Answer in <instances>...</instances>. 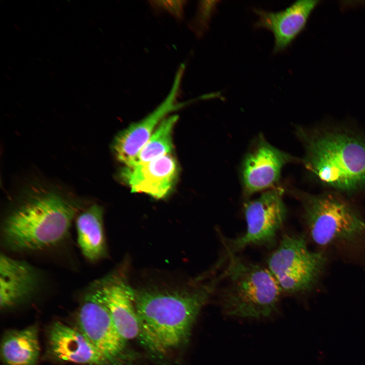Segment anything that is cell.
<instances>
[{"mask_svg": "<svg viewBox=\"0 0 365 365\" xmlns=\"http://www.w3.org/2000/svg\"><path fill=\"white\" fill-rule=\"evenodd\" d=\"M38 6L40 8H41V9H42V7H40L39 5H38Z\"/></svg>", "mask_w": 365, "mask_h": 365, "instance_id": "cell-27", "label": "cell"}, {"mask_svg": "<svg viewBox=\"0 0 365 365\" xmlns=\"http://www.w3.org/2000/svg\"><path fill=\"white\" fill-rule=\"evenodd\" d=\"M115 327L125 341L140 333L135 308V291L122 277H111L96 287Z\"/></svg>", "mask_w": 365, "mask_h": 365, "instance_id": "cell-12", "label": "cell"}, {"mask_svg": "<svg viewBox=\"0 0 365 365\" xmlns=\"http://www.w3.org/2000/svg\"><path fill=\"white\" fill-rule=\"evenodd\" d=\"M7 67L10 70L13 71V69L8 65H7Z\"/></svg>", "mask_w": 365, "mask_h": 365, "instance_id": "cell-25", "label": "cell"}, {"mask_svg": "<svg viewBox=\"0 0 365 365\" xmlns=\"http://www.w3.org/2000/svg\"><path fill=\"white\" fill-rule=\"evenodd\" d=\"M82 207L80 199L56 187L40 183L27 186L5 218L4 242L15 250L56 244L66 236Z\"/></svg>", "mask_w": 365, "mask_h": 365, "instance_id": "cell-1", "label": "cell"}, {"mask_svg": "<svg viewBox=\"0 0 365 365\" xmlns=\"http://www.w3.org/2000/svg\"><path fill=\"white\" fill-rule=\"evenodd\" d=\"M40 353L36 327L10 331L4 335L1 346L5 365H35Z\"/></svg>", "mask_w": 365, "mask_h": 365, "instance_id": "cell-17", "label": "cell"}, {"mask_svg": "<svg viewBox=\"0 0 365 365\" xmlns=\"http://www.w3.org/2000/svg\"><path fill=\"white\" fill-rule=\"evenodd\" d=\"M178 165L168 155L151 161L123 167L119 177L133 193H142L159 199L169 194L176 182Z\"/></svg>", "mask_w": 365, "mask_h": 365, "instance_id": "cell-10", "label": "cell"}, {"mask_svg": "<svg viewBox=\"0 0 365 365\" xmlns=\"http://www.w3.org/2000/svg\"><path fill=\"white\" fill-rule=\"evenodd\" d=\"M298 134L306 149L304 163L321 182L353 192L365 186V141L340 131Z\"/></svg>", "mask_w": 365, "mask_h": 365, "instance_id": "cell-3", "label": "cell"}, {"mask_svg": "<svg viewBox=\"0 0 365 365\" xmlns=\"http://www.w3.org/2000/svg\"><path fill=\"white\" fill-rule=\"evenodd\" d=\"M49 76H50L51 78H54L55 76H54V75L53 72L50 71L49 72Z\"/></svg>", "mask_w": 365, "mask_h": 365, "instance_id": "cell-22", "label": "cell"}, {"mask_svg": "<svg viewBox=\"0 0 365 365\" xmlns=\"http://www.w3.org/2000/svg\"><path fill=\"white\" fill-rule=\"evenodd\" d=\"M4 76L7 80H8L9 81H10L11 79L9 76H7L6 74H4Z\"/></svg>", "mask_w": 365, "mask_h": 365, "instance_id": "cell-23", "label": "cell"}, {"mask_svg": "<svg viewBox=\"0 0 365 365\" xmlns=\"http://www.w3.org/2000/svg\"><path fill=\"white\" fill-rule=\"evenodd\" d=\"M54 8H55V9L58 12H59L60 11V10H59V9H58V8L57 7H56V6H54Z\"/></svg>", "mask_w": 365, "mask_h": 365, "instance_id": "cell-26", "label": "cell"}, {"mask_svg": "<svg viewBox=\"0 0 365 365\" xmlns=\"http://www.w3.org/2000/svg\"><path fill=\"white\" fill-rule=\"evenodd\" d=\"M304 219L312 240L319 245L350 241L365 232V223L348 203L336 195L300 194Z\"/></svg>", "mask_w": 365, "mask_h": 365, "instance_id": "cell-5", "label": "cell"}, {"mask_svg": "<svg viewBox=\"0 0 365 365\" xmlns=\"http://www.w3.org/2000/svg\"><path fill=\"white\" fill-rule=\"evenodd\" d=\"M175 93L169 95L155 111L140 121L134 123L115 137L113 150L116 158L125 166H132L144 144L166 114L180 106Z\"/></svg>", "mask_w": 365, "mask_h": 365, "instance_id": "cell-13", "label": "cell"}, {"mask_svg": "<svg viewBox=\"0 0 365 365\" xmlns=\"http://www.w3.org/2000/svg\"><path fill=\"white\" fill-rule=\"evenodd\" d=\"M325 261L322 253L309 249L303 236L284 234L267 264L282 293L295 295L312 288Z\"/></svg>", "mask_w": 365, "mask_h": 365, "instance_id": "cell-6", "label": "cell"}, {"mask_svg": "<svg viewBox=\"0 0 365 365\" xmlns=\"http://www.w3.org/2000/svg\"><path fill=\"white\" fill-rule=\"evenodd\" d=\"M226 253L227 264L220 290L225 312L246 318L271 316L282 293L270 271L237 253Z\"/></svg>", "mask_w": 365, "mask_h": 365, "instance_id": "cell-4", "label": "cell"}, {"mask_svg": "<svg viewBox=\"0 0 365 365\" xmlns=\"http://www.w3.org/2000/svg\"><path fill=\"white\" fill-rule=\"evenodd\" d=\"M224 275L222 272L191 292L155 289L135 292L140 333L150 346L157 351H165L182 343Z\"/></svg>", "mask_w": 365, "mask_h": 365, "instance_id": "cell-2", "label": "cell"}, {"mask_svg": "<svg viewBox=\"0 0 365 365\" xmlns=\"http://www.w3.org/2000/svg\"><path fill=\"white\" fill-rule=\"evenodd\" d=\"M49 346L50 353L59 360L95 365L107 361L78 328L60 321L50 328Z\"/></svg>", "mask_w": 365, "mask_h": 365, "instance_id": "cell-14", "label": "cell"}, {"mask_svg": "<svg viewBox=\"0 0 365 365\" xmlns=\"http://www.w3.org/2000/svg\"><path fill=\"white\" fill-rule=\"evenodd\" d=\"M319 2L318 0H299L278 12L254 8L253 12L258 16L254 26L266 29L273 33L274 53L283 51L304 29Z\"/></svg>", "mask_w": 365, "mask_h": 365, "instance_id": "cell-11", "label": "cell"}, {"mask_svg": "<svg viewBox=\"0 0 365 365\" xmlns=\"http://www.w3.org/2000/svg\"><path fill=\"white\" fill-rule=\"evenodd\" d=\"M36 270L27 262L1 254L0 306L10 308L31 296L39 284Z\"/></svg>", "mask_w": 365, "mask_h": 365, "instance_id": "cell-15", "label": "cell"}, {"mask_svg": "<svg viewBox=\"0 0 365 365\" xmlns=\"http://www.w3.org/2000/svg\"><path fill=\"white\" fill-rule=\"evenodd\" d=\"M78 329L107 360L123 350L125 340L117 331L97 287L84 297L77 318Z\"/></svg>", "mask_w": 365, "mask_h": 365, "instance_id": "cell-8", "label": "cell"}, {"mask_svg": "<svg viewBox=\"0 0 365 365\" xmlns=\"http://www.w3.org/2000/svg\"><path fill=\"white\" fill-rule=\"evenodd\" d=\"M186 1H151V5L154 8L164 10L175 18L180 19L184 15V8Z\"/></svg>", "mask_w": 365, "mask_h": 365, "instance_id": "cell-20", "label": "cell"}, {"mask_svg": "<svg viewBox=\"0 0 365 365\" xmlns=\"http://www.w3.org/2000/svg\"><path fill=\"white\" fill-rule=\"evenodd\" d=\"M178 119L177 115H172L165 118L160 122L138 153L132 166L171 155L173 150V130Z\"/></svg>", "mask_w": 365, "mask_h": 365, "instance_id": "cell-18", "label": "cell"}, {"mask_svg": "<svg viewBox=\"0 0 365 365\" xmlns=\"http://www.w3.org/2000/svg\"><path fill=\"white\" fill-rule=\"evenodd\" d=\"M212 1H201L198 6L197 15L189 24L190 28L196 35L200 36L207 28L210 16L211 14Z\"/></svg>", "mask_w": 365, "mask_h": 365, "instance_id": "cell-19", "label": "cell"}, {"mask_svg": "<svg viewBox=\"0 0 365 365\" xmlns=\"http://www.w3.org/2000/svg\"><path fill=\"white\" fill-rule=\"evenodd\" d=\"M13 26L17 30L20 31L21 30L20 28L18 26V25L14 23Z\"/></svg>", "mask_w": 365, "mask_h": 365, "instance_id": "cell-21", "label": "cell"}, {"mask_svg": "<svg viewBox=\"0 0 365 365\" xmlns=\"http://www.w3.org/2000/svg\"><path fill=\"white\" fill-rule=\"evenodd\" d=\"M283 194V190L276 187L264 191L255 199L247 201L243 207L246 231L235 239L223 237L226 251L237 253L251 245L273 247L287 215Z\"/></svg>", "mask_w": 365, "mask_h": 365, "instance_id": "cell-7", "label": "cell"}, {"mask_svg": "<svg viewBox=\"0 0 365 365\" xmlns=\"http://www.w3.org/2000/svg\"><path fill=\"white\" fill-rule=\"evenodd\" d=\"M90 21L92 24V25H95V23L92 19H90Z\"/></svg>", "mask_w": 365, "mask_h": 365, "instance_id": "cell-24", "label": "cell"}, {"mask_svg": "<svg viewBox=\"0 0 365 365\" xmlns=\"http://www.w3.org/2000/svg\"><path fill=\"white\" fill-rule=\"evenodd\" d=\"M291 159L289 155L259 137L244 157L241 167L244 195L249 196L276 187L282 168Z\"/></svg>", "mask_w": 365, "mask_h": 365, "instance_id": "cell-9", "label": "cell"}, {"mask_svg": "<svg viewBox=\"0 0 365 365\" xmlns=\"http://www.w3.org/2000/svg\"><path fill=\"white\" fill-rule=\"evenodd\" d=\"M102 207L92 204L80 213L76 220L78 242L84 256L95 261L105 256Z\"/></svg>", "mask_w": 365, "mask_h": 365, "instance_id": "cell-16", "label": "cell"}]
</instances>
